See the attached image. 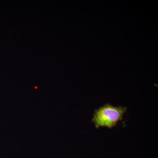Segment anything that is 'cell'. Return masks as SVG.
<instances>
[{
	"mask_svg": "<svg viewBox=\"0 0 158 158\" xmlns=\"http://www.w3.org/2000/svg\"><path fill=\"white\" fill-rule=\"evenodd\" d=\"M127 110L126 107L113 106L106 104L95 110L92 120L96 128L103 127L111 128L122 120Z\"/></svg>",
	"mask_w": 158,
	"mask_h": 158,
	"instance_id": "obj_1",
	"label": "cell"
}]
</instances>
